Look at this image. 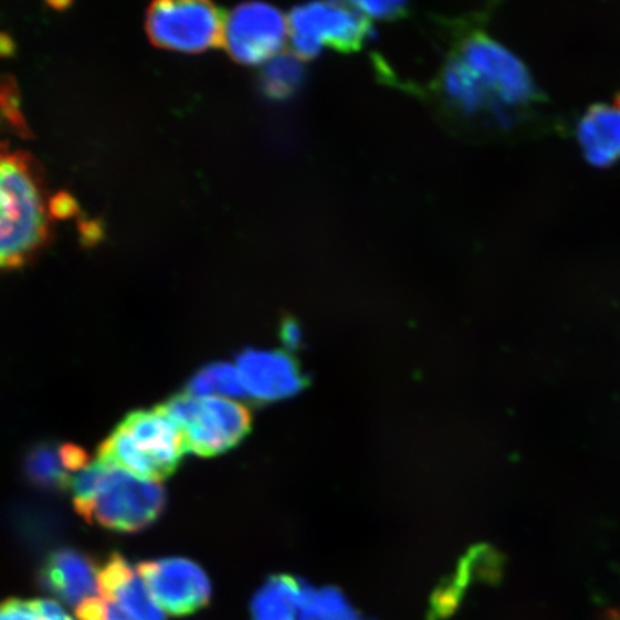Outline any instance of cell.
I'll return each mask as SVG.
<instances>
[{
  "label": "cell",
  "instance_id": "1",
  "mask_svg": "<svg viewBox=\"0 0 620 620\" xmlns=\"http://www.w3.org/2000/svg\"><path fill=\"white\" fill-rule=\"evenodd\" d=\"M55 213L35 161L0 144V272L22 267L46 246Z\"/></svg>",
  "mask_w": 620,
  "mask_h": 620
},
{
  "label": "cell",
  "instance_id": "2",
  "mask_svg": "<svg viewBox=\"0 0 620 620\" xmlns=\"http://www.w3.org/2000/svg\"><path fill=\"white\" fill-rule=\"evenodd\" d=\"M185 454L181 431L156 407L129 412L101 444L98 460L160 483L175 473Z\"/></svg>",
  "mask_w": 620,
  "mask_h": 620
},
{
  "label": "cell",
  "instance_id": "3",
  "mask_svg": "<svg viewBox=\"0 0 620 620\" xmlns=\"http://www.w3.org/2000/svg\"><path fill=\"white\" fill-rule=\"evenodd\" d=\"M166 507V490L108 465L97 494L78 513L108 530L137 533L158 521Z\"/></svg>",
  "mask_w": 620,
  "mask_h": 620
},
{
  "label": "cell",
  "instance_id": "4",
  "mask_svg": "<svg viewBox=\"0 0 620 620\" xmlns=\"http://www.w3.org/2000/svg\"><path fill=\"white\" fill-rule=\"evenodd\" d=\"M224 17L214 4L200 0L153 3L146 27L154 45L197 54L223 43Z\"/></svg>",
  "mask_w": 620,
  "mask_h": 620
},
{
  "label": "cell",
  "instance_id": "5",
  "mask_svg": "<svg viewBox=\"0 0 620 620\" xmlns=\"http://www.w3.org/2000/svg\"><path fill=\"white\" fill-rule=\"evenodd\" d=\"M367 19L355 4L316 2L290 17V42L297 57H315L324 46L354 48L367 35Z\"/></svg>",
  "mask_w": 620,
  "mask_h": 620
},
{
  "label": "cell",
  "instance_id": "6",
  "mask_svg": "<svg viewBox=\"0 0 620 620\" xmlns=\"http://www.w3.org/2000/svg\"><path fill=\"white\" fill-rule=\"evenodd\" d=\"M290 42V18L267 3H243L224 19L223 45L244 65L267 64Z\"/></svg>",
  "mask_w": 620,
  "mask_h": 620
},
{
  "label": "cell",
  "instance_id": "7",
  "mask_svg": "<svg viewBox=\"0 0 620 620\" xmlns=\"http://www.w3.org/2000/svg\"><path fill=\"white\" fill-rule=\"evenodd\" d=\"M460 61L473 72L487 97L494 95L506 104L527 103L535 97L536 86L526 65L506 46L487 36H475L465 43Z\"/></svg>",
  "mask_w": 620,
  "mask_h": 620
},
{
  "label": "cell",
  "instance_id": "8",
  "mask_svg": "<svg viewBox=\"0 0 620 620\" xmlns=\"http://www.w3.org/2000/svg\"><path fill=\"white\" fill-rule=\"evenodd\" d=\"M252 430L244 403L221 397L197 398L189 424L181 430L186 453L216 456L232 450Z\"/></svg>",
  "mask_w": 620,
  "mask_h": 620
},
{
  "label": "cell",
  "instance_id": "9",
  "mask_svg": "<svg viewBox=\"0 0 620 620\" xmlns=\"http://www.w3.org/2000/svg\"><path fill=\"white\" fill-rule=\"evenodd\" d=\"M137 569L158 607L172 617H189L210 602V580L195 561L170 557L144 561Z\"/></svg>",
  "mask_w": 620,
  "mask_h": 620
},
{
  "label": "cell",
  "instance_id": "10",
  "mask_svg": "<svg viewBox=\"0 0 620 620\" xmlns=\"http://www.w3.org/2000/svg\"><path fill=\"white\" fill-rule=\"evenodd\" d=\"M246 397L256 402H277L295 397L307 379L300 364L282 350L246 349L235 360Z\"/></svg>",
  "mask_w": 620,
  "mask_h": 620
},
{
  "label": "cell",
  "instance_id": "11",
  "mask_svg": "<svg viewBox=\"0 0 620 620\" xmlns=\"http://www.w3.org/2000/svg\"><path fill=\"white\" fill-rule=\"evenodd\" d=\"M98 575V567L90 556L72 549H61L46 557L40 579L48 592L62 602L78 608L99 592Z\"/></svg>",
  "mask_w": 620,
  "mask_h": 620
},
{
  "label": "cell",
  "instance_id": "12",
  "mask_svg": "<svg viewBox=\"0 0 620 620\" xmlns=\"http://www.w3.org/2000/svg\"><path fill=\"white\" fill-rule=\"evenodd\" d=\"M98 589L104 599L111 600L134 620H166V614L153 598L138 569L113 553L99 569Z\"/></svg>",
  "mask_w": 620,
  "mask_h": 620
},
{
  "label": "cell",
  "instance_id": "13",
  "mask_svg": "<svg viewBox=\"0 0 620 620\" xmlns=\"http://www.w3.org/2000/svg\"><path fill=\"white\" fill-rule=\"evenodd\" d=\"M90 464L88 453L78 445L40 444L29 451L23 469L29 482L38 487L64 490Z\"/></svg>",
  "mask_w": 620,
  "mask_h": 620
},
{
  "label": "cell",
  "instance_id": "14",
  "mask_svg": "<svg viewBox=\"0 0 620 620\" xmlns=\"http://www.w3.org/2000/svg\"><path fill=\"white\" fill-rule=\"evenodd\" d=\"M578 139L588 161L609 166L620 158V108L617 104L590 105L578 123Z\"/></svg>",
  "mask_w": 620,
  "mask_h": 620
},
{
  "label": "cell",
  "instance_id": "15",
  "mask_svg": "<svg viewBox=\"0 0 620 620\" xmlns=\"http://www.w3.org/2000/svg\"><path fill=\"white\" fill-rule=\"evenodd\" d=\"M305 584L292 576H273L252 600L253 620H302Z\"/></svg>",
  "mask_w": 620,
  "mask_h": 620
},
{
  "label": "cell",
  "instance_id": "16",
  "mask_svg": "<svg viewBox=\"0 0 620 620\" xmlns=\"http://www.w3.org/2000/svg\"><path fill=\"white\" fill-rule=\"evenodd\" d=\"M197 398L221 397L229 400L246 397L235 365L216 362L197 372L187 383L186 391Z\"/></svg>",
  "mask_w": 620,
  "mask_h": 620
},
{
  "label": "cell",
  "instance_id": "17",
  "mask_svg": "<svg viewBox=\"0 0 620 620\" xmlns=\"http://www.w3.org/2000/svg\"><path fill=\"white\" fill-rule=\"evenodd\" d=\"M302 620H360L358 610L339 589L306 585Z\"/></svg>",
  "mask_w": 620,
  "mask_h": 620
},
{
  "label": "cell",
  "instance_id": "18",
  "mask_svg": "<svg viewBox=\"0 0 620 620\" xmlns=\"http://www.w3.org/2000/svg\"><path fill=\"white\" fill-rule=\"evenodd\" d=\"M304 80V66L296 55L281 54L264 64L262 84L269 97H290Z\"/></svg>",
  "mask_w": 620,
  "mask_h": 620
},
{
  "label": "cell",
  "instance_id": "19",
  "mask_svg": "<svg viewBox=\"0 0 620 620\" xmlns=\"http://www.w3.org/2000/svg\"><path fill=\"white\" fill-rule=\"evenodd\" d=\"M445 93L465 111H477L487 103V94L477 78L460 60L451 62L444 75Z\"/></svg>",
  "mask_w": 620,
  "mask_h": 620
},
{
  "label": "cell",
  "instance_id": "20",
  "mask_svg": "<svg viewBox=\"0 0 620 620\" xmlns=\"http://www.w3.org/2000/svg\"><path fill=\"white\" fill-rule=\"evenodd\" d=\"M80 620H134L118 605L104 598H91L76 608Z\"/></svg>",
  "mask_w": 620,
  "mask_h": 620
},
{
  "label": "cell",
  "instance_id": "21",
  "mask_svg": "<svg viewBox=\"0 0 620 620\" xmlns=\"http://www.w3.org/2000/svg\"><path fill=\"white\" fill-rule=\"evenodd\" d=\"M0 620H42L31 600L8 599L0 603Z\"/></svg>",
  "mask_w": 620,
  "mask_h": 620
},
{
  "label": "cell",
  "instance_id": "22",
  "mask_svg": "<svg viewBox=\"0 0 620 620\" xmlns=\"http://www.w3.org/2000/svg\"><path fill=\"white\" fill-rule=\"evenodd\" d=\"M358 11L362 13L365 19H387L396 17L400 13L403 8L401 2H387V0H378V2H372V0H365V2L354 3Z\"/></svg>",
  "mask_w": 620,
  "mask_h": 620
},
{
  "label": "cell",
  "instance_id": "23",
  "mask_svg": "<svg viewBox=\"0 0 620 620\" xmlns=\"http://www.w3.org/2000/svg\"><path fill=\"white\" fill-rule=\"evenodd\" d=\"M31 603L42 620H74L54 600L36 599L31 600Z\"/></svg>",
  "mask_w": 620,
  "mask_h": 620
},
{
  "label": "cell",
  "instance_id": "24",
  "mask_svg": "<svg viewBox=\"0 0 620 620\" xmlns=\"http://www.w3.org/2000/svg\"><path fill=\"white\" fill-rule=\"evenodd\" d=\"M281 338L286 349H297L302 345L304 334H302L301 326L293 320H286L282 326Z\"/></svg>",
  "mask_w": 620,
  "mask_h": 620
},
{
  "label": "cell",
  "instance_id": "25",
  "mask_svg": "<svg viewBox=\"0 0 620 620\" xmlns=\"http://www.w3.org/2000/svg\"><path fill=\"white\" fill-rule=\"evenodd\" d=\"M607 620H620V612L618 610H610Z\"/></svg>",
  "mask_w": 620,
  "mask_h": 620
},
{
  "label": "cell",
  "instance_id": "26",
  "mask_svg": "<svg viewBox=\"0 0 620 620\" xmlns=\"http://www.w3.org/2000/svg\"><path fill=\"white\" fill-rule=\"evenodd\" d=\"M614 104H617L618 107L620 108V94L618 95L617 99H614Z\"/></svg>",
  "mask_w": 620,
  "mask_h": 620
}]
</instances>
